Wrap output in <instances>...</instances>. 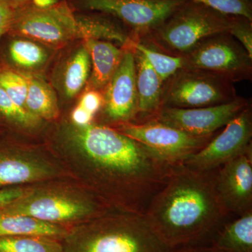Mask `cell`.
Masks as SVG:
<instances>
[{
    "label": "cell",
    "mask_w": 252,
    "mask_h": 252,
    "mask_svg": "<svg viewBox=\"0 0 252 252\" xmlns=\"http://www.w3.org/2000/svg\"><path fill=\"white\" fill-rule=\"evenodd\" d=\"M94 115L83 108L79 104L74 108L71 114L72 124L78 126L89 125L92 123Z\"/></svg>",
    "instance_id": "cell-32"
},
{
    "label": "cell",
    "mask_w": 252,
    "mask_h": 252,
    "mask_svg": "<svg viewBox=\"0 0 252 252\" xmlns=\"http://www.w3.org/2000/svg\"><path fill=\"white\" fill-rule=\"evenodd\" d=\"M217 170L175 165L166 185L152 198L144 216L169 248L198 245L221 228L229 214L217 193Z\"/></svg>",
    "instance_id": "cell-2"
},
{
    "label": "cell",
    "mask_w": 252,
    "mask_h": 252,
    "mask_svg": "<svg viewBox=\"0 0 252 252\" xmlns=\"http://www.w3.org/2000/svg\"><path fill=\"white\" fill-rule=\"evenodd\" d=\"M9 32L51 45L79 39L76 13L65 0L44 9L28 3L15 10Z\"/></svg>",
    "instance_id": "cell-8"
},
{
    "label": "cell",
    "mask_w": 252,
    "mask_h": 252,
    "mask_svg": "<svg viewBox=\"0 0 252 252\" xmlns=\"http://www.w3.org/2000/svg\"><path fill=\"white\" fill-rule=\"evenodd\" d=\"M9 59L18 67L34 69L42 66L49 55L46 49L34 41L15 39L9 46Z\"/></svg>",
    "instance_id": "cell-23"
},
{
    "label": "cell",
    "mask_w": 252,
    "mask_h": 252,
    "mask_svg": "<svg viewBox=\"0 0 252 252\" xmlns=\"http://www.w3.org/2000/svg\"><path fill=\"white\" fill-rule=\"evenodd\" d=\"M249 105L248 99L238 96L231 102L212 107L192 109L163 107L151 119L191 135L210 136L215 135L217 130L226 126Z\"/></svg>",
    "instance_id": "cell-13"
},
{
    "label": "cell",
    "mask_w": 252,
    "mask_h": 252,
    "mask_svg": "<svg viewBox=\"0 0 252 252\" xmlns=\"http://www.w3.org/2000/svg\"><path fill=\"white\" fill-rule=\"evenodd\" d=\"M25 108L40 119L52 121L59 116V104L54 89L42 79L28 76Z\"/></svg>",
    "instance_id": "cell-20"
},
{
    "label": "cell",
    "mask_w": 252,
    "mask_h": 252,
    "mask_svg": "<svg viewBox=\"0 0 252 252\" xmlns=\"http://www.w3.org/2000/svg\"><path fill=\"white\" fill-rule=\"evenodd\" d=\"M63 252H174L144 215L112 210L69 228Z\"/></svg>",
    "instance_id": "cell-3"
},
{
    "label": "cell",
    "mask_w": 252,
    "mask_h": 252,
    "mask_svg": "<svg viewBox=\"0 0 252 252\" xmlns=\"http://www.w3.org/2000/svg\"><path fill=\"white\" fill-rule=\"evenodd\" d=\"M218 135L182 164L199 171L217 170L252 146V114L250 105L242 111Z\"/></svg>",
    "instance_id": "cell-12"
},
{
    "label": "cell",
    "mask_w": 252,
    "mask_h": 252,
    "mask_svg": "<svg viewBox=\"0 0 252 252\" xmlns=\"http://www.w3.org/2000/svg\"><path fill=\"white\" fill-rule=\"evenodd\" d=\"M0 252H63L61 240L45 236L0 237Z\"/></svg>",
    "instance_id": "cell-22"
},
{
    "label": "cell",
    "mask_w": 252,
    "mask_h": 252,
    "mask_svg": "<svg viewBox=\"0 0 252 252\" xmlns=\"http://www.w3.org/2000/svg\"><path fill=\"white\" fill-rule=\"evenodd\" d=\"M69 229L34 217L0 212V237L36 235L62 240Z\"/></svg>",
    "instance_id": "cell-18"
},
{
    "label": "cell",
    "mask_w": 252,
    "mask_h": 252,
    "mask_svg": "<svg viewBox=\"0 0 252 252\" xmlns=\"http://www.w3.org/2000/svg\"><path fill=\"white\" fill-rule=\"evenodd\" d=\"M112 127L147 146L172 165L182 163L203 149L215 136L191 135L154 119L124 123Z\"/></svg>",
    "instance_id": "cell-10"
},
{
    "label": "cell",
    "mask_w": 252,
    "mask_h": 252,
    "mask_svg": "<svg viewBox=\"0 0 252 252\" xmlns=\"http://www.w3.org/2000/svg\"><path fill=\"white\" fill-rule=\"evenodd\" d=\"M65 175L61 165L36 149L0 140V190L56 180Z\"/></svg>",
    "instance_id": "cell-11"
},
{
    "label": "cell",
    "mask_w": 252,
    "mask_h": 252,
    "mask_svg": "<svg viewBox=\"0 0 252 252\" xmlns=\"http://www.w3.org/2000/svg\"><path fill=\"white\" fill-rule=\"evenodd\" d=\"M135 78L138 97L137 117L142 123L152 119L161 109L164 84L143 54L134 49Z\"/></svg>",
    "instance_id": "cell-16"
},
{
    "label": "cell",
    "mask_w": 252,
    "mask_h": 252,
    "mask_svg": "<svg viewBox=\"0 0 252 252\" xmlns=\"http://www.w3.org/2000/svg\"><path fill=\"white\" fill-rule=\"evenodd\" d=\"M211 246L218 252H252V212L222 226Z\"/></svg>",
    "instance_id": "cell-19"
},
{
    "label": "cell",
    "mask_w": 252,
    "mask_h": 252,
    "mask_svg": "<svg viewBox=\"0 0 252 252\" xmlns=\"http://www.w3.org/2000/svg\"><path fill=\"white\" fill-rule=\"evenodd\" d=\"M237 97L233 83L230 81L203 71L183 67L164 84L162 107H212L231 102Z\"/></svg>",
    "instance_id": "cell-6"
},
{
    "label": "cell",
    "mask_w": 252,
    "mask_h": 252,
    "mask_svg": "<svg viewBox=\"0 0 252 252\" xmlns=\"http://www.w3.org/2000/svg\"><path fill=\"white\" fill-rule=\"evenodd\" d=\"M58 150L83 186L117 211L144 215L174 167L112 126H63Z\"/></svg>",
    "instance_id": "cell-1"
},
{
    "label": "cell",
    "mask_w": 252,
    "mask_h": 252,
    "mask_svg": "<svg viewBox=\"0 0 252 252\" xmlns=\"http://www.w3.org/2000/svg\"><path fill=\"white\" fill-rule=\"evenodd\" d=\"M84 46L90 56L92 71L89 84L91 89H104L122 62L125 49L107 41L88 39Z\"/></svg>",
    "instance_id": "cell-17"
},
{
    "label": "cell",
    "mask_w": 252,
    "mask_h": 252,
    "mask_svg": "<svg viewBox=\"0 0 252 252\" xmlns=\"http://www.w3.org/2000/svg\"><path fill=\"white\" fill-rule=\"evenodd\" d=\"M15 10L6 0H0V39L10 31L14 17Z\"/></svg>",
    "instance_id": "cell-30"
},
{
    "label": "cell",
    "mask_w": 252,
    "mask_h": 252,
    "mask_svg": "<svg viewBox=\"0 0 252 252\" xmlns=\"http://www.w3.org/2000/svg\"><path fill=\"white\" fill-rule=\"evenodd\" d=\"M59 0H31L29 3L38 8H49L57 4Z\"/></svg>",
    "instance_id": "cell-34"
},
{
    "label": "cell",
    "mask_w": 252,
    "mask_h": 252,
    "mask_svg": "<svg viewBox=\"0 0 252 252\" xmlns=\"http://www.w3.org/2000/svg\"><path fill=\"white\" fill-rule=\"evenodd\" d=\"M182 57L183 67L210 73L233 84L252 78V57L228 32L204 39Z\"/></svg>",
    "instance_id": "cell-7"
},
{
    "label": "cell",
    "mask_w": 252,
    "mask_h": 252,
    "mask_svg": "<svg viewBox=\"0 0 252 252\" xmlns=\"http://www.w3.org/2000/svg\"><path fill=\"white\" fill-rule=\"evenodd\" d=\"M91 59L84 45L72 55L64 66L62 77L63 92L68 98L77 95L91 75Z\"/></svg>",
    "instance_id": "cell-21"
},
{
    "label": "cell",
    "mask_w": 252,
    "mask_h": 252,
    "mask_svg": "<svg viewBox=\"0 0 252 252\" xmlns=\"http://www.w3.org/2000/svg\"><path fill=\"white\" fill-rule=\"evenodd\" d=\"M0 86L15 104L26 109L25 103L28 94V77L12 69H1L0 70Z\"/></svg>",
    "instance_id": "cell-26"
},
{
    "label": "cell",
    "mask_w": 252,
    "mask_h": 252,
    "mask_svg": "<svg viewBox=\"0 0 252 252\" xmlns=\"http://www.w3.org/2000/svg\"><path fill=\"white\" fill-rule=\"evenodd\" d=\"M230 34L240 43L252 57V21L241 16H234Z\"/></svg>",
    "instance_id": "cell-28"
},
{
    "label": "cell",
    "mask_w": 252,
    "mask_h": 252,
    "mask_svg": "<svg viewBox=\"0 0 252 252\" xmlns=\"http://www.w3.org/2000/svg\"><path fill=\"white\" fill-rule=\"evenodd\" d=\"M201 3L232 16H241L252 21V0H189Z\"/></svg>",
    "instance_id": "cell-27"
},
{
    "label": "cell",
    "mask_w": 252,
    "mask_h": 252,
    "mask_svg": "<svg viewBox=\"0 0 252 252\" xmlns=\"http://www.w3.org/2000/svg\"><path fill=\"white\" fill-rule=\"evenodd\" d=\"M217 193L228 214L252 212V147L217 170Z\"/></svg>",
    "instance_id": "cell-15"
},
{
    "label": "cell",
    "mask_w": 252,
    "mask_h": 252,
    "mask_svg": "<svg viewBox=\"0 0 252 252\" xmlns=\"http://www.w3.org/2000/svg\"><path fill=\"white\" fill-rule=\"evenodd\" d=\"M26 187L18 186L0 190V207L7 205L15 199L21 196L24 192Z\"/></svg>",
    "instance_id": "cell-31"
},
{
    "label": "cell",
    "mask_w": 252,
    "mask_h": 252,
    "mask_svg": "<svg viewBox=\"0 0 252 252\" xmlns=\"http://www.w3.org/2000/svg\"><path fill=\"white\" fill-rule=\"evenodd\" d=\"M184 0H75L74 6L117 18L140 41L158 28Z\"/></svg>",
    "instance_id": "cell-9"
},
{
    "label": "cell",
    "mask_w": 252,
    "mask_h": 252,
    "mask_svg": "<svg viewBox=\"0 0 252 252\" xmlns=\"http://www.w3.org/2000/svg\"><path fill=\"white\" fill-rule=\"evenodd\" d=\"M174 252H218L212 246L203 245H191L175 249Z\"/></svg>",
    "instance_id": "cell-33"
},
{
    "label": "cell",
    "mask_w": 252,
    "mask_h": 252,
    "mask_svg": "<svg viewBox=\"0 0 252 252\" xmlns=\"http://www.w3.org/2000/svg\"><path fill=\"white\" fill-rule=\"evenodd\" d=\"M6 1L13 9L16 10L28 4L31 0H6Z\"/></svg>",
    "instance_id": "cell-35"
},
{
    "label": "cell",
    "mask_w": 252,
    "mask_h": 252,
    "mask_svg": "<svg viewBox=\"0 0 252 252\" xmlns=\"http://www.w3.org/2000/svg\"><path fill=\"white\" fill-rule=\"evenodd\" d=\"M103 114L116 125L132 122L138 114L135 53L125 49L122 62L104 89Z\"/></svg>",
    "instance_id": "cell-14"
},
{
    "label": "cell",
    "mask_w": 252,
    "mask_h": 252,
    "mask_svg": "<svg viewBox=\"0 0 252 252\" xmlns=\"http://www.w3.org/2000/svg\"><path fill=\"white\" fill-rule=\"evenodd\" d=\"M131 47L144 55L164 83L184 67L182 56L165 54L138 41H132Z\"/></svg>",
    "instance_id": "cell-24"
},
{
    "label": "cell",
    "mask_w": 252,
    "mask_h": 252,
    "mask_svg": "<svg viewBox=\"0 0 252 252\" xmlns=\"http://www.w3.org/2000/svg\"><path fill=\"white\" fill-rule=\"evenodd\" d=\"M53 181L26 186L22 195L0 207V212L70 228L114 210L84 186Z\"/></svg>",
    "instance_id": "cell-4"
},
{
    "label": "cell",
    "mask_w": 252,
    "mask_h": 252,
    "mask_svg": "<svg viewBox=\"0 0 252 252\" xmlns=\"http://www.w3.org/2000/svg\"><path fill=\"white\" fill-rule=\"evenodd\" d=\"M79 104L94 116L102 107L103 95L99 91L90 89L81 96Z\"/></svg>",
    "instance_id": "cell-29"
},
{
    "label": "cell",
    "mask_w": 252,
    "mask_h": 252,
    "mask_svg": "<svg viewBox=\"0 0 252 252\" xmlns=\"http://www.w3.org/2000/svg\"><path fill=\"white\" fill-rule=\"evenodd\" d=\"M233 21L234 16L184 0L158 28L138 41L165 54L182 56L210 36L229 32Z\"/></svg>",
    "instance_id": "cell-5"
},
{
    "label": "cell",
    "mask_w": 252,
    "mask_h": 252,
    "mask_svg": "<svg viewBox=\"0 0 252 252\" xmlns=\"http://www.w3.org/2000/svg\"><path fill=\"white\" fill-rule=\"evenodd\" d=\"M0 116L10 125L20 128H35L41 119L15 104L0 86Z\"/></svg>",
    "instance_id": "cell-25"
}]
</instances>
